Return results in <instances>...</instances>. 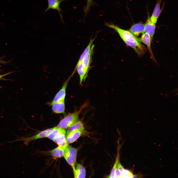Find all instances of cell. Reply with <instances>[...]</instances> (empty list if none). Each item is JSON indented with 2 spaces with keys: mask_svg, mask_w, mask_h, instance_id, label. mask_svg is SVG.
Segmentation results:
<instances>
[{
  "mask_svg": "<svg viewBox=\"0 0 178 178\" xmlns=\"http://www.w3.org/2000/svg\"><path fill=\"white\" fill-rule=\"evenodd\" d=\"M88 102H86L78 110L67 115L61 120L57 127L61 129L67 128L79 120L80 114L82 111L88 106Z\"/></svg>",
  "mask_w": 178,
  "mask_h": 178,
  "instance_id": "1",
  "label": "cell"
},
{
  "mask_svg": "<svg viewBox=\"0 0 178 178\" xmlns=\"http://www.w3.org/2000/svg\"><path fill=\"white\" fill-rule=\"evenodd\" d=\"M105 25L106 26L114 30L118 34L124 42L127 41L136 43H140L141 42L140 38L136 37L129 31L122 29L112 23L106 22Z\"/></svg>",
  "mask_w": 178,
  "mask_h": 178,
  "instance_id": "2",
  "label": "cell"
},
{
  "mask_svg": "<svg viewBox=\"0 0 178 178\" xmlns=\"http://www.w3.org/2000/svg\"><path fill=\"white\" fill-rule=\"evenodd\" d=\"M78 149L69 145L65 149L63 156L67 163L71 166L73 171L75 169V165Z\"/></svg>",
  "mask_w": 178,
  "mask_h": 178,
  "instance_id": "3",
  "label": "cell"
},
{
  "mask_svg": "<svg viewBox=\"0 0 178 178\" xmlns=\"http://www.w3.org/2000/svg\"><path fill=\"white\" fill-rule=\"evenodd\" d=\"M66 0H47L48 7L45 10L44 13L50 9L56 10L59 14L61 21L63 23H64L62 15L61 13L63 12L60 6V3Z\"/></svg>",
  "mask_w": 178,
  "mask_h": 178,
  "instance_id": "4",
  "label": "cell"
},
{
  "mask_svg": "<svg viewBox=\"0 0 178 178\" xmlns=\"http://www.w3.org/2000/svg\"><path fill=\"white\" fill-rule=\"evenodd\" d=\"M71 77V76H70L64 83L62 88L56 94L51 103V105L57 101L64 100L66 96V88Z\"/></svg>",
  "mask_w": 178,
  "mask_h": 178,
  "instance_id": "5",
  "label": "cell"
},
{
  "mask_svg": "<svg viewBox=\"0 0 178 178\" xmlns=\"http://www.w3.org/2000/svg\"><path fill=\"white\" fill-rule=\"evenodd\" d=\"M156 24L152 22L149 17L145 24L144 33H148L150 35L152 41L156 28Z\"/></svg>",
  "mask_w": 178,
  "mask_h": 178,
  "instance_id": "6",
  "label": "cell"
},
{
  "mask_svg": "<svg viewBox=\"0 0 178 178\" xmlns=\"http://www.w3.org/2000/svg\"><path fill=\"white\" fill-rule=\"evenodd\" d=\"M84 132L79 130H77L70 132L66 136V140L68 144L72 143L75 141Z\"/></svg>",
  "mask_w": 178,
  "mask_h": 178,
  "instance_id": "7",
  "label": "cell"
},
{
  "mask_svg": "<svg viewBox=\"0 0 178 178\" xmlns=\"http://www.w3.org/2000/svg\"><path fill=\"white\" fill-rule=\"evenodd\" d=\"M94 45H92L89 51L84 56L82 62L83 66L88 72L91 63V56Z\"/></svg>",
  "mask_w": 178,
  "mask_h": 178,
  "instance_id": "8",
  "label": "cell"
},
{
  "mask_svg": "<svg viewBox=\"0 0 178 178\" xmlns=\"http://www.w3.org/2000/svg\"><path fill=\"white\" fill-rule=\"evenodd\" d=\"M145 24L140 23H137L132 25L129 31L134 36L137 37L141 33H144Z\"/></svg>",
  "mask_w": 178,
  "mask_h": 178,
  "instance_id": "9",
  "label": "cell"
},
{
  "mask_svg": "<svg viewBox=\"0 0 178 178\" xmlns=\"http://www.w3.org/2000/svg\"><path fill=\"white\" fill-rule=\"evenodd\" d=\"M53 112L59 114L64 112L65 109L64 100H63L55 102L51 105Z\"/></svg>",
  "mask_w": 178,
  "mask_h": 178,
  "instance_id": "10",
  "label": "cell"
},
{
  "mask_svg": "<svg viewBox=\"0 0 178 178\" xmlns=\"http://www.w3.org/2000/svg\"><path fill=\"white\" fill-rule=\"evenodd\" d=\"M140 39L141 42H142L147 45L150 53L151 57L153 60H155V59L151 46V40L149 35L147 33H144L143 34Z\"/></svg>",
  "mask_w": 178,
  "mask_h": 178,
  "instance_id": "11",
  "label": "cell"
},
{
  "mask_svg": "<svg viewBox=\"0 0 178 178\" xmlns=\"http://www.w3.org/2000/svg\"><path fill=\"white\" fill-rule=\"evenodd\" d=\"M77 130L85 131V128L83 122L79 119L67 128L66 131V136L70 132Z\"/></svg>",
  "mask_w": 178,
  "mask_h": 178,
  "instance_id": "12",
  "label": "cell"
},
{
  "mask_svg": "<svg viewBox=\"0 0 178 178\" xmlns=\"http://www.w3.org/2000/svg\"><path fill=\"white\" fill-rule=\"evenodd\" d=\"M52 128H51L47 129L33 136L25 138L24 140L26 142L28 143L31 141L47 137L48 134L52 130Z\"/></svg>",
  "mask_w": 178,
  "mask_h": 178,
  "instance_id": "13",
  "label": "cell"
},
{
  "mask_svg": "<svg viewBox=\"0 0 178 178\" xmlns=\"http://www.w3.org/2000/svg\"><path fill=\"white\" fill-rule=\"evenodd\" d=\"M75 178H85L86 172L85 167L79 163L76 164L75 170L73 171Z\"/></svg>",
  "mask_w": 178,
  "mask_h": 178,
  "instance_id": "14",
  "label": "cell"
},
{
  "mask_svg": "<svg viewBox=\"0 0 178 178\" xmlns=\"http://www.w3.org/2000/svg\"><path fill=\"white\" fill-rule=\"evenodd\" d=\"M77 72L80 77V84H81L83 81H84L88 75V72L87 71L83 66L82 62H81L77 67Z\"/></svg>",
  "mask_w": 178,
  "mask_h": 178,
  "instance_id": "15",
  "label": "cell"
},
{
  "mask_svg": "<svg viewBox=\"0 0 178 178\" xmlns=\"http://www.w3.org/2000/svg\"><path fill=\"white\" fill-rule=\"evenodd\" d=\"M66 134H60L56 136L53 140L59 146L63 147L65 148L68 145L66 140Z\"/></svg>",
  "mask_w": 178,
  "mask_h": 178,
  "instance_id": "16",
  "label": "cell"
},
{
  "mask_svg": "<svg viewBox=\"0 0 178 178\" xmlns=\"http://www.w3.org/2000/svg\"><path fill=\"white\" fill-rule=\"evenodd\" d=\"M60 134H66L65 129L58 128L57 127L52 128V130L49 133L47 137L50 139L53 140L58 135Z\"/></svg>",
  "mask_w": 178,
  "mask_h": 178,
  "instance_id": "17",
  "label": "cell"
},
{
  "mask_svg": "<svg viewBox=\"0 0 178 178\" xmlns=\"http://www.w3.org/2000/svg\"><path fill=\"white\" fill-rule=\"evenodd\" d=\"M65 149L63 147L59 146L50 151L49 153L52 156L56 158H61L63 156Z\"/></svg>",
  "mask_w": 178,
  "mask_h": 178,
  "instance_id": "18",
  "label": "cell"
},
{
  "mask_svg": "<svg viewBox=\"0 0 178 178\" xmlns=\"http://www.w3.org/2000/svg\"><path fill=\"white\" fill-rule=\"evenodd\" d=\"M161 12L160 8V3H157L156 5L154 11L150 18L152 22L156 24L158 18Z\"/></svg>",
  "mask_w": 178,
  "mask_h": 178,
  "instance_id": "19",
  "label": "cell"
},
{
  "mask_svg": "<svg viewBox=\"0 0 178 178\" xmlns=\"http://www.w3.org/2000/svg\"><path fill=\"white\" fill-rule=\"evenodd\" d=\"M94 38L92 39H91L89 43V44L87 46L86 48L85 49V50L82 54L81 55L80 58L77 62L76 66L75 68V69L73 71V73L72 75H73L74 73L76 70V68L77 66L81 63L82 62L83 59L84 57L86 54H87L90 50L91 47L92 45V44L94 40Z\"/></svg>",
  "mask_w": 178,
  "mask_h": 178,
  "instance_id": "20",
  "label": "cell"
},
{
  "mask_svg": "<svg viewBox=\"0 0 178 178\" xmlns=\"http://www.w3.org/2000/svg\"><path fill=\"white\" fill-rule=\"evenodd\" d=\"M119 150L118 151L117 154V156L116 158V159L113 166V167L111 169V173L107 177V178H114V174L115 172V169L117 167V165L118 161H119Z\"/></svg>",
  "mask_w": 178,
  "mask_h": 178,
  "instance_id": "21",
  "label": "cell"
},
{
  "mask_svg": "<svg viewBox=\"0 0 178 178\" xmlns=\"http://www.w3.org/2000/svg\"><path fill=\"white\" fill-rule=\"evenodd\" d=\"M122 178H133L134 175L128 170L124 169L121 172Z\"/></svg>",
  "mask_w": 178,
  "mask_h": 178,
  "instance_id": "22",
  "label": "cell"
},
{
  "mask_svg": "<svg viewBox=\"0 0 178 178\" xmlns=\"http://www.w3.org/2000/svg\"><path fill=\"white\" fill-rule=\"evenodd\" d=\"M93 4L92 0H87V3L86 5L84 8V11L85 16L89 12L90 7Z\"/></svg>",
  "mask_w": 178,
  "mask_h": 178,
  "instance_id": "23",
  "label": "cell"
},
{
  "mask_svg": "<svg viewBox=\"0 0 178 178\" xmlns=\"http://www.w3.org/2000/svg\"><path fill=\"white\" fill-rule=\"evenodd\" d=\"M116 178H122L121 173L117 167L116 168L115 172L114 177Z\"/></svg>",
  "mask_w": 178,
  "mask_h": 178,
  "instance_id": "24",
  "label": "cell"
},
{
  "mask_svg": "<svg viewBox=\"0 0 178 178\" xmlns=\"http://www.w3.org/2000/svg\"><path fill=\"white\" fill-rule=\"evenodd\" d=\"M117 167L121 172V173L124 169L121 164L119 160L118 161L117 164Z\"/></svg>",
  "mask_w": 178,
  "mask_h": 178,
  "instance_id": "25",
  "label": "cell"
},
{
  "mask_svg": "<svg viewBox=\"0 0 178 178\" xmlns=\"http://www.w3.org/2000/svg\"><path fill=\"white\" fill-rule=\"evenodd\" d=\"M13 72H8V73H6V74H3V75H0V79H1L2 77H3L4 76L6 75H7L8 74H9L11 73H13Z\"/></svg>",
  "mask_w": 178,
  "mask_h": 178,
  "instance_id": "26",
  "label": "cell"
},
{
  "mask_svg": "<svg viewBox=\"0 0 178 178\" xmlns=\"http://www.w3.org/2000/svg\"></svg>",
  "mask_w": 178,
  "mask_h": 178,
  "instance_id": "27",
  "label": "cell"
}]
</instances>
